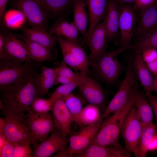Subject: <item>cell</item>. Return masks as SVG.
Returning <instances> with one entry per match:
<instances>
[{"label":"cell","instance_id":"cell-5","mask_svg":"<svg viewBox=\"0 0 157 157\" xmlns=\"http://www.w3.org/2000/svg\"><path fill=\"white\" fill-rule=\"evenodd\" d=\"M60 48L64 62L71 68L83 75L88 76L90 62L88 56L79 44L53 35Z\"/></svg>","mask_w":157,"mask_h":157},{"label":"cell","instance_id":"cell-25","mask_svg":"<svg viewBox=\"0 0 157 157\" xmlns=\"http://www.w3.org/2000/svg\"><path fill=\"white\" fill-rule=\"evenodd\" d=\"M87 0H74L72 7L73 22L86 43L88 37V25L89 22V16L86 6Z\"/></svg>","mask_w":157,"mask_h":157},{"label":"cell","instance_id":"cell-4","mask_svg":"<svg viewBox=\"0 0 157 157\" xmlns=\"http://www.w3.org/2000/svg\"><path fill=\"white\" fill-rule=\"evenodd\" d=\"M133 46H121L105 53L96 61L90 64L99 77L104 82L111 84L119 76L122 70L118 57L125 51L132 49Z\"/></svg>","mask_w":157,"mask_h":157},{"label":"cell","instance_id":"cell-31","mask_svg":"<svg viewBox=\"0 0 157 157\" xmlns=\"http://www.w3.org/2000/svg\"><path fill=\"white\" fill-rule=\"evenodd\" d=\"M156 126L153 122L143 130L140 139L138 147V157H145L148 151L147 147L155 135Z\"/></svg>","mask_w":157,"mask_h":157},{"label":"cell","instance_id":"cell-39","mask_svg":"<svg viewBox=\"0 0 157 157\" xmlns=\"http://www.w3.org/2000/svg\"><path fill=\"white\" fill-rule=\"evenodd\" d=\"M59 67V69L57 73L58 75L74 78L86 77L79 73L74 72L63 60H62Z\"/></svg>","mask_w":157,"mask_h":157},{"label":"cell","instance_id":"cell-17","mask_svg":"<svg viewBox=\"0 0 157 157\" xmlns=\"http://www.w3.org/2000/svg\"><path fill=\"white\" fill-rule=\"evenodd\" d=\"M51 112L55 129L66 136L71 132L73 118L65 105L64 100L58 99L53 102Z\"/></svg>","mask_w":157,"mask_h":157},{"label":"cell","instance_id":"cell-37","mask_svg":"<svg viewBox=\"0 0 157 157\" xmlns=\"http://www.w3.org/2000/svg\"><path fill=\"white\" fill-rule=\"evenodd\" d=\"M30 144V142L15 144L13 157H32L33 151Z\"/></svg>","mask_w":157,"mask_h":157},{"label":"cell","instance_id":"cell-7","mask_svg":"<svg viewBox=\"0 0 157 157\" xmlns=\"http://www.w3.org/2000/svg\"><path fill=\"white\" fill-rule=\"evenodd\" d=\"M142 131V126L134 104L125 118L121 134L124 142L125 149L135 157H138L139 145Z\"/></svg>","mask_w":157,"mask_h":157},{"label":"cell","instance_id":"cell-42","mask_svg":"<svg viewBox=\"0 0 157 157\" xmlns=\"http://www.w3.org/2000/svg\"><path fill=\"white\" fill-rule=\"evenodd\" d=\"M144 95L152 108L155 117V124L157 126V95H153L152 93H145Z\"/></svg>","mask_w":157,"mask_h":157},{"label":"cell","instance_id":"cell-12","mask_svg":"<svg viewBox=\"0 0 157 157\" xmlns=\"http://www.w3.org/2000/svg\"><path fill=\"white\" fill-rule=\"evenodd\" d=\"M102 121H99L82 127L77 132L71 135L67 147L71 157L81 153L91 144Z\"/></svg>","mask_w":157,"mask_h":157},{"label":"cell","instance_id":"cell-16","mask_svg":"<svg viewBox=\"0 0 157 157\" xmlns=\"http://www.w3.org/2000/svg\"><path fill=\"white\" fill-rule=\"evenodd\" d=\"M119 4L114 0H109L107 11L103 20L106 33V49L111 42L116 44L119 38Z\"/></svg>","mask_w":157,"mask_h":157},{"label":"cell","instance_id":"cell-33","mask_svg":"<svg viewBox=\"0 0 157 157\" xmlns=\"http://www.w3.org/2000/svg\"><path fill=\"white\" fill-rule=\"evenodd\" d=\"M87 77H83L78 80L68 83L62 84L52 93L49 98L52 103L58 99L64 100L74 89L78 87L84 81Z\"/></svg>","mask_w":157,"mask_h":157},{"label":"cell","instance_id":"cell-27","mask_svg":"<svg viewBox=\"0 0 157 157\" xmlns=\"http://www.w3.org/2000/svg\"><path fill=\"white\" fill-rule=\"evenodd\" d=\"M135 105L143 131L148 125L153 122L154 114L144 94L140 91L138 87L135 92Z\"/></svg>","mask_w":157,"mask_h":157},{"label":"cell","instance_id":"cell-3","mask_svg":"<svg viewBox=\"0 0 157 157\" xmlns=\"http://www.w3.org/2000/svg\"><path fill=\"white\" fill-rule=\"evenodd\" d=\"M137 78L131 62L127 67L125 77L118 89L101 115L99 120L103 121L125 107L134 98L135 90L138 87Z\"/></svg>","mask_w":157,"mask_h":157},{"label":"cell","instance_id":"cell-43","mask_svg":"<svg viewBox=\"0 0 157 157\" xmlns=\"http://www.w3.org/2000/svg\"><path fill=\"white\" fill-rule=\"evenodd\" d=\"M156 0H135L133 6L136 11H139L152 5Z\"/></svg>","mask_w":157,"mask_h":157},{"label":"cell","instance_id":"cell-9","mask_svg":"<svg viewBox=\"0 0 157 157\" xmlns=\"http://www.w3.org/2000/svg\"><path fill=\"white\" fill-rule=\"evenodd\" d=\"M5 116L4 131L8 140L15 144L30 142L31 132L26 114H8Z\"/></svg>","mask_w":157,"mask_h":157},{"label":"cell","instance_id":"cell-6","mask_svg":"<svg viewBox=\"0 0 157 157\" xmlns=\"http://www.w3.org/2000/svg\"><path fill=\"white\" fill-rule=\"evenodd\" d=\"M12 4L23 12L31 28L48 31L49 22L51 19L50 14L37 0H13Z\"/></svg>","mask_w":157,"mask_h":157},{"label":"cell","instance_id":"cell-13","mask_svg":"<svg viewBox=\"0 0 157 157\" xmlns=\"http://www.w3.org/2000/svg\"><path fill=\"white\" fill-rule=\"evenodd\" d=\"M3 33L8 61L19 63L33 61L29 55L22 35L5 31Z\"/></svg>","mask_w":157,"mask_h":157},{"label":"cell","instance_id":"cell-46","mask_svg":"<svg viewBox=\"0 0 157 157\" xmlns=\"http://www.w3.org/2000/svg\"><path fill=\"white\" fill-rule=\"evenodd\" d=\"M148 151H157V138L155 135L149 143L148 147Z\"/></svg>","mask_w":157,"mask_h":157},{"label":"cell","instance_id":"cell-26","mask_svg":"<svg viewBox=\"0 0 157 157\" xmlns=\"http://www.w3.org/2000/svg\"><path fill=\"white\" fill-rule=\"evenodd\" d=\"M49 13L51 19L68 20L74 0H37Z\"/></svg>","mask_w":157,"mask_h":157},{"label":"cell","instance_id":"cell-19","mask_svg":"<svg viewBox=\"0 0 157 157\" xmlns=\"http://www.w3.org/2000/svg\"><path fill=\"white\" fill-rule=\"evenodd\" d=\"M138 12L134 35L138 39L157 27V6L155 2Z\"/></svg>","mask_w":157,"mask_h":157},{"label":"cell","instance_id":"cell-40","mask_svg":"<svg viewBox=\"0 0 157 157\" xmlns=\"http://www.w3.org/2000/svg\"><path fill=\"white\" fill-rule=\"evenodd\" d=\"M15 144L8 141L0 149V157H13Z\"/></svg>","mask_w":157,"mask_h":157},{"label":"cell","instance_id":"cell-30","mask_svg":"<svg viewBox=\"0 0 157 157\" xmlns=\"http://www.w3.org/2000/svg\"><path fill=\"white\" fill-rule=\"evenodd\" d=\"M27 21L22 11L18 9H12L5 12L2 22L7 28L16 30L23 28Z\"/></svg>","mask_w":157,"mask_h":157},{"label":"cell","instance_id":"cell-48","mask_svg":"<svg viewBox=\"0 0 157 157\" xmlns=\"http://www.w3.org/2000/svg\"><path fill=\"white\" fill-rule=\"evenodd\" d=\"M52 157H71L68 151L67 147L53 155Z\"/></svg>","mask_w":157,"mask_h":157},{"label":"cell","instance_id":"cell-10","mask_svg":"<svg viewBox=\"0 0 157 157\" xmlns=\"http://www.w3.org/2000/svg\"><path fill=\"white\" fill-rule=\"evenodd\" d=\"M41 64L32 62L19 63L11 61L0 62V88L11 85Z\"/></svg>","mask_w":157,"mask_h":157},{"label":"cell","instance_id":"cell-21","mask_svg":"<svg viewBox=\"0 0 157 157\" xmlns=\"http://www.w3.org/2000/svg\"><path fill=\"white\" fill-rule=\"evenodd\" d=\"M78 157H130L131 154L122 147L102 146L91 143L84 151L75 155Z\"/></svg>","mask_w":157,"mask_h":157},{"label":"cell","instance_id":"cell-32","mask_svg":"<svg viewBox=\"0 0 157 157\" xmlns=\"http://www.w3.org/2000/svg\"><path fill=\"white\" fill-rule=\"evenodd\" d=\"M132 49L140 51L146 49L157 50V27L139 39Z\"/></svg>","mask_w":157,"mask_h":157},{"label":"cell","instance_id":"cell-15","mask_svg":"<svg viewBox=\"0 0 157 157\" xmlns=\"http://www.w3.org/2000/svg\"><path fill=\"white\" fill-rule=\"evenodd\" d=\"M78 87L82 96L89 104L95 105L100 109L105 106V93L97 81L88 76Z\"/></svg>","mask_w":157,"mask_h":157},{"label":"cell","instance_id":"cell-41","mask_svg":"<svg viewBox=\"0 0 157 157\" xmlns=\"http://www.w3.org/2000/svg\"><path fill=\"white\" fill-rule=\"evenodd\" d=\"M152 75H157V53L144 61Z\"/></svg>","mask_w":157,"mask_h":157},{"label":"cell","instance_id":"cell-35","mask_svg":"<svg viewBox=\"0 0 157 157\" xmlns=\"http://www.w3.org/2000/svg\"><path fill=\"white\" fill-rule=\"evenodd\" d=\"M52 102L49 99L35 98L31 106L33 111L38 113H45L51 111Z\"/></svg>","mask_w":157,"mask_h":157},{"label":"cell","instance_id":"cell-52","mask_svg":"<svg viewBox=\"0 0 157 157\" xmlns=\"http://www.w3.org/2000/svg\"><path fill=\"white\" fill-rule=\"evenodd\" d=\"M155 135L157 138V126H156V128Z\"/></svg>","mask_w":157,"mask_h":157},{"label":"cell","instance_id":"cell-24","mask_svg":"<svg viewBox=\"0 0 157 157\" xmlns=\"http://www.w3.org/2000/svg\"><path fill=\"white\" fill-rule=\"evenodd\" d=\"M26 47L31 60L37 63L51 61L58 56L57 50L51 49L41 44L27 39L22 35Z\"/></svg>","mask_w":157,"mask_h":157},{"label":"cell","instance_id":"cell-45","mask_svg":"<svg viewBox=\"0 0 157 157\" xmlns=\"http://www.w3.org/2000/svg\"><path fill=\"white\" fill-rule=\"evenodd\" d=\"M83 77L85 76L79 78H74L58 75L57 74L55 80L54 85L68 83L78 80Z\"/></svg>","mask_w":157,"mask_h":157},{"label":"cell","instance_id":"cell-36","mask_svg":"<svg viewBox=\"0 0 157 157\" xmlns=\"http://www.w3.org/2000/svg\"><path fill=\"white\" fill-rule=\"evenodd\" d=\"M57 73L44 80L36 86L35 98H44L48 94L49 89L54 85Z\"/></svg>","mask_w":157,"mask_h":157},{"label":"cell","instance_id":"cell-2","mask_svg":"<svg viewBox=\"0 0 157 157\" xmlns=\"http://www.w3.org/2000/svg\"><path fill=\"white\" fill-rule=\"evenodd\" d=\"M135 96L124 108L102 121L91 143L104 146L114 145L122 147L119 141L120 135L125 118L135 104Z\"/></svg>","mask_w":157,"mask_h":157},{"label":"cell","instance_id":"cell-34","mask_svg":"<svg viewBox=\"0 0 157 157\" xmlns=\"http://www.w3.org/2000/svg\"><path fill=\"white\" fill-rule=\"evenodd\" d=\"M64 101L74 120L83 107L82 101L78 97L72 93L68 95Z\"/></svg>","mask_w":157,"mask_h":157},{"label":"cell","instance_id":"cell-38","mask_svg":"<svg viewBox=\"0 0 157 157\" xmlns=\"http://www.w3.org/2000/svg\"><path fill=\"white\" fill-rule=\"evenodd\" d=\"M59 69V66L55 68L43 66L41 68L40 72L38 75H35V82L36 86L45 79L57 73Z\"/></svg>","mask_w":157,"mask_h":157},{"label":"cell","instance_id":"cell-29","mask_svg":"<svg viewBox=\"0 0 157 157\" xmlns=\"http://www.w3.org/2000/svg\"><path fill=\"white\" fill-rule=\"evenodd\" d=\"M101 115L98 107L89 104L83 107L79 114L74 119L79 126L82 127L99 120Z\"/></svg>","mask_w":157,"mask_h":157},{"label":"cell","instance_id":"cell-18","mask_svg":"<svg viewBox=\"0 0 157 157\" xmlns=\"http://www.w3.org/2000/svg\"><path fill=\"white\" fill-rule=\"evenodd\" d=\"M106 37V30L102 21L95 28L87 43L90 52L88 56L90 64L105 53Z\"/></svg>","mask_w":157,"mask_h":157},{"label":"cell","instance_id":"cell-20","mask_svg":"<svg viewBox=\"0 0 157 157\" xmlns=\"http://www.w3.org/2000/svg\"><path fill=\"white\" fill-rule=\"evenodd\" d=\"M48 32L53 35L61 37L80 45V43L84 41L83 38L79 36L80 32L73 21L69 22L64 18L56 19Z\"/></svg>","mask_w":157,"mask_h":157},{"label":"cell","instance_id":"cell-47","mask_svg":"<svg viewBox=\"0 0 157 157\" xmlns=\"http://www.w3.org/2000/svg\"><path fill=\"white\" fill-rule=\"evenodd\" d=\"M8 1V0H0V20L1 23L5 12V9Z\"/></svg>","mask_w":157,"mask_h":157},{"label":"cell","instance_id":"cell-14","mask_svg":"<svg viewBox=\"0 0 157 157\" xmlns=\"http://www.w3.org/2000/svg\"><path fill=\"white\" fill-rule=\"evenodd\" d=\"M69 142L67 136L55 129L43 142L34 147L32 157L51 156L67 147Z\"/></svg>","mask_w":157,"mask_h":157},{"label":"cell","instance_id":"cell-49","mask_svg":"<svg viewBox=\"0 0 157 157\" xmlns=\"http://www.w3.org/2000/svg\"><path fill=\"white\" fill-rule=\"evenodd\" d=\"M8 141L5 135V131H0V149Z\"/></svg>","mask_w":157,"mask_h":157},{"label":"cell","instance_id":"cell-23","mask_svg":"<svg viewBox=\"0 0 157 157\" xmlns=\"http://www.w3.org/2000/svg\"><path fill=\"white\" fill-rule=\"evenodd\" d=\"M131 64L136 76L146 93H152L154 77L143 60L140 51H135Z\"/></svg>","mask_w":157,"mask_h":157},{"label":"cell","instance_id":"cell-1","mask_svg":"<svg viewBox=\"0 0 157 157\" xmlns=\"http://www.w3.org/2000/svg\"><path fill=\"white\" fill-rule=\"evenodd\" d=\"M35 76L31 72L15 83L0 88V101L3 106L1 111L5 116L25 113L31 108L36 97Z\"/></svg>","mask_w":157,"mask_h":157},{"label":"cell","instance_id":"cell-53","mask_svg":"<svg viewBox=\"0 0 157 157\" xmlns=\"http://www.w3.org/2000/svg\"><path fill=\"white\" fill-rule=\"evenodd\" d=\"M155 3L157 6V0H156V1L155 2Z\"/></svg>","mask_w":157,"mask_h":157},{"label":"cell","instance_id":"cell-11","mask_svg":"<svg viewBox=\"0 0 157 157\" xmlns=\"http://www.w3.org/2000/svg\"><path fill=\"white\" fill-rule=\"evenodd\" d=\"M120 5L119 40L121 46H129L136 28L137 15L133 5Z\"/></svg>","mask_w":157,"mask_h":157},{"label":"cell","instance_id":"cell-51","mask_svg":"<svg viewBox=\"0 0 157 157\" xmlns=\"http://www.w3.org/2000/svg\"><path fill=\"white\" fill-rule=\"evenodd\" d=\"M152 91L157 93V75L155 76L154 78Z\"/></svg>","mask_w":157,"mask_h":157},{"label":"cell","instance_id":"cell-50","mask_svg":"<svg viewBox=\"0 0 157 157\" xmlns=\"http://www.w3.org/2000/svg\"><path fill=\"white\" fill-rule=\"evenodd\" d=\"M119 4H128L133 6L135 0H114Z\"/></svg>","mask_w":157,"mask_h":157},{"label":"cell","instance_id":"cell-28","mask_svg":"<svg viewBox=\"0 0 157 157\" xmlns=\"http://www.w3.org/2000/svg\"><path fill=\"white\" fill-rule=\"evenodd\" d=\"M24 35L28 40L41 44L51 49H55L57 40L49 32L32 28H22Z\"/></svg>","mask_w":157,"mask_h":157},{"label":"cell","instance_id":"cell-44","mask_svg":"<svg viewBox=\"0 0 157 157\" xmlns=\"http://www.w3.org/2000/svg\"><path fill=\"white\" fill-rule=\"evenodd\" d=\"M0 60L1 61H8L5 47L4 35L1 32L0 33Z\"/></svg>","mask_w":157,"mask_h":157},{"label":"cell","instance_id":"cell-8","mask_svg":"<svg viewBox=\"0 0 157 157\" xmlns=\"http://www.w3.org/2000/svg\"><path fill=\"white\" fill-rule=\"evenodd\" d=\"M26 114L31 132L30 143L34 147L43 142L55 129L52 114L35 113L31 108Z\"/></svg>","mask_w":157,"mask_h":157},{"label":"cell","instance_id":"cell-22","mask_svg":"<svg viewBox=\"0 0 157 157\" xmlns=\"http://www.w3.org/2000/svg\"><path fill=\"white\" fill-rule=\"evenodd\" d=\"M108 3L109 0H87L89 24L86 44L95 28L104 19Z\"/></svg>","mask_w":157,"mask_h":157}]
</instances>
